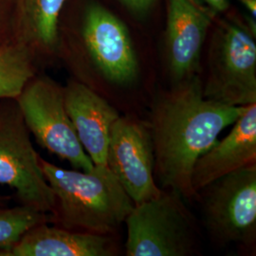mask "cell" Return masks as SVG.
Segmentation results:
<instances>
[{
  "label": "cell",
  "mask_w": 256,
  "mask_h": 256,
  "mask_svg": "<svg viewBox=\"0 0 256 256\" xmlns=\"http://www.w3.org/2000/svg\"><path fill=\"white\" fill-rule=\"evenodd\" d=\"M245 108L206 99L198 74L160 95L148 122L160 188L178 192L183 198H196L192 186L194 166Z\"/></svg>",
  "instance_id": "1"
},
{
  "label": "cell",
  "mask_w": 256,
  "mask_h": 256,
  "mask_svg": "<svg viewBox=\"0 0 256 256\" xmlns=\"http://www.w3.org/2000/svg\"><path fill=\"white\" fill-rule=\"evenodd\" d=\"M39 164L54 196L50 216L55 226L111 236L135 205L108 166H95L90 172L66 170L42 156Z\"/></svg>",
  "instance_id": "2"
},
{
  "label": "cell",
  "mask_w": 256,
  "mask_h": 256,
  "mask_svg": "<svg viewBox=\"0 0 256 256\" xmlns=\"http://www.w3.org/2000/svg\"><path fill=\"white\" fill-rule=\"evenodd\" d=\"M183 196L162 190L134 205L124 223L128 256H191L198 252V232Z\"/></svg>",
  "instance_id": "3"
},
{
  "label": "cell",
  "mask_w": 256,
  "mask_h": 256,
  "mask_svg": "<svg viewBox=\"0 0 256 256\" xmlns=\"http://www.w3.org/2000/svg\"><path fill=\"white\" fill-rule=\"evenodd\" d=\"M30 133L52 154L75 169L90 172L95 165L86 153L64 104V86L46 76H34L16 99Z\"/></svg>",
  "instance_id": "4"
},
{
  "label": "cell",
  "mask_w": 256,
  "mask_h": 256,
  "mask_svg": "<svg viewBox=\"0 0 256 256\" xmlns=\"http://www.w3.org/2000/svg\"><path fill=\"white\" fill-rule=\"evenodd\" d=\"M16 99L0 100V184L14 189L22 205L50 214L54 196Z\"/></svg>",
  "instance_id": "5"
},
{
  "label": "cell",
  "mask_w": 256,
  "mask_h": 256,
  "mask_svg": "<svg viewBox=\"0 0 256 256\" xmlns=\"http://www.w3.org/2000/svg\"><path fill=\"white\" fill-rule=\"evenodd\" d=\"M203 95L232 106L256 102V45L252 34L236 24L221 28L214 38Z\"/></svg>",
  "instance_id": "6"
},
{
  "label": "cell",
  "mask_w": 256,
  "mask_h": 256,
  "mask_svg": "<svg viewBox=\"0 0 256 256\" xmlns=\"http://www.w3.org/2000/svg\"><path fill=\"white\" fill-rule=\"evenodd\" d=\"M198 194H202L204 224L216 242L222 245L254 242L256 164L220 178Z\"/></svg>",
  "instance_id": "7"
},
{
  "label": "cell",
  "mask_w": 256,
  "mask_h": 256,
  "mask_svg": "<svg viewBox=\"0 0 256 256\" xmlns=\"http://www.w3.org/2000/svg\"><path fill=\"white\" fill-rule=\"evenodd\" d=\"M106 166L135 205L155 198L162 191L154 174L150 128L142 120L120 116L113 124L110 130Z\"/></svg>",
  "instance_id": "8"
},
{
  "label": "cell",
  "mask_w": 256,
  "mask_h": 256,
  "mask_svg": "<svg viewBox=\"0 0 256 256\" xmlns=\"http://www.w3.org/2000/svg\"><path fill=\"white\" fill-rule=\"evenodd\" d=\"M84 48L95 70L106 81L128 86L136 80L137 56L126 25L110 10L92 4L84 12Z\"/></svg>",
  "instance_id": "9"
},
{
  "label": "cell",
  "mask_w": 256,
  "mask_h": 256,
  "mask_svg": "<svg viewBox=\"0 0 256 256\" xmlns=\"http://www.w3.org/2000/svg\"><path fill=\"white\" fill-rule=\"evenodd\" d=\"M216 12L202 0H168L166 56L174 82L196 75Z\"/></svg>",
  "instance_id": "10"
},
{
  "label": "cell",
  "mask_w": 256,
  "mask_h": 256,
  "mask_svg": "<svg viewBox=\"0 0 256 256\" xmlns=\"http://www.w3.org/2000/svg\"><path fill=\"white\" fill-rule=\"evenodd\" d=\"M64 104L84 150L95 166L106 167L110 130L119 112L84 82L64 86Z\"/></svg>",
  "instance_id": "11"
},
{
  "label": "cell",
  "mask_w": 256,
  "mask_h": 256,
  "mask_svg": "<svg viewBox=\"0 0 256 256\" xmlns=\"http://www.w3.org/2000/svg\"><path fill=\"white\" fill-rule=\"evenodd\" d=\"M256 164V102L246 106L229 134L200 156L194 166L192 186L200 192L210 183Z\"/></svg>",
  "instance_id": "12"
},
{
  "label": "cell",
  "mask_w": 256,
  "mask_h": 256,
  "mask_svg": "<svg viewBox=\"0 0 256 256\" xmlns=\"http://www.w3.org/2000/svg\"><path fill=\"white\" fill-rule=\"evenodd\" d=\"M117 245L111 236L74 232L42 223L30 230L0 256H114Z\"/></svg>",
  "instance_id": "13"
},
{
  "label": "cell",
  "mask_w": 256,
  "mask_h": 256,
  "mask_svg": "<svg viewBox=\"0 0 256 256\" xmlns=\"http://www.w3.org/2000/svg\"><path fill=\"white\" fill-rule=\"evenodd\" d=\"M66 0H16V40L38 52H54Z\"/></svg>",
  "instance_id": "14"
},
{
  "label": "cell",
  "mask_w": 256,
  "mask_h": 256,
  "mask_svg": "<svg viewBox=\"0 0 256 256\" xmlns=\"http://www.w3.org/2000/svg\"><path fill=\"white\" fill-rule=\"evenodd\" d=\"M32 48L18 40L0 45V100L16 99L36 75Z\"/></svg>",
  "instance_id": "15"
},
{
  "label": "cell",
  "mask_w": 256,
  "mask_h": 256,
  "mask_svg": "<svg viewBox=\"0 0 256 256\" xmlns=\"http://www.w3.org/2000/svg\"><path fill=\"white\" fill-rule=\"evenodd\" d=\"M42 223H50V214L22 204L12 208L0 205V248L10 247L28 230Z\"/></svg>",
  "instance_id": "16"
},
{
  "label": "cell",
  "mask_w": 256,
  "mask_h": 256,
  "mask_svg": "<svg viewBox=\"0 0 256 256\" xmlns=\"http://www.w3.org/2000/svg\"><path fill=\"white\" fill-rule=\"evenodd\" d=\"M16 40V0H0V45Z\"/></svg>",
  "instance_id": "17"
},
{
  "label": "cell",
  "mask_w": 256,
  "mask_h": 256,
  "mask_svg": "<svg viewBox=\"0 0 256 256\" xmlns=\"http://www.w3.org/2000/svg\"><path fill=\"white\" fill-rule=\"evenodd\" d=\"M128 8L138 12L142 14L153 5L155 0H120Z\"/></svg>",
  "instance_id": "18"
},
{
  "label": "cell",
  "mask_w": 256,
  "mask_h": 256,
  "mask_svg": "<svg viewBox=\"0 0 256 256\" xmlns=\"http://www.w3.org/2000/svg\"><path fill=\"white\" fill-rule=\"evenodd\" d=\"M205 4H207L210 8L216 12H225L229 8L228 0H202Z\"/></svg>",
  "instance_id": "19"
},
{
  "label": "cell",
  "mask_w": 256,
  "mask_h": 256,
  "mask_svg": "<svg viewBox=\"0 0 256 256\" xmlns=\"http://www.w3.org/2000/svg\"><path fill=\"white\" fill-rule=\"evenodd\" d=\"M241 2L245 5L250 16L254 18L256 16V0H241Z\"/></svg>",
  "instance_id": "20"
},
{
  "label": "cell",
  "mask_w": 256,
  "mask_h": 256,
  "mask_svg": "<svg viewBox=\"0 0 256 256\" xmlns=\"http://www.w3.org/2000/svg\"><path fill=\"white\" fill-rule=\"evenodd\" d=\"M3 200H2V198H0V205H1V204H2V202H3Z\"/></svg>",
  "instance_id": "21"
}]
</instances>
